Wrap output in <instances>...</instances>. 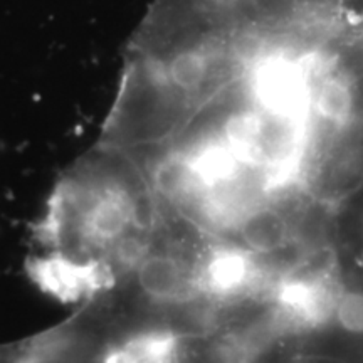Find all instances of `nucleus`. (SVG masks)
Returning a JSON list of instances; mask_svg holds the SVG:
<instances>
[{
    "label": "nucleus",
    "instance_id": "f257e3e1",
    "mask_svg": "<svg viewBox=\"0 0 363 363\" xmlns=\"http://www.w3.org/2000/svg\"><path fill=\"white\" fill-rule=\"evenodd\" d=\"M157 219L142 163L96 142L54 185L35 244L38 252L96 274L108 289L147 249Z\"/></svg>",
    "mask_w": 363,
    "mask_h": 363
},
{
    "label": "nucleus",
    "instance_id": "f03ea898",
    "mask_svg": "<svg viewBox=\"0 0 363 363\" xmlns=\"http://www.w3.org/2000/svg\"><path fill=\"white\" fill-rule=\"evenodd\" d=\"M296 6L337 7V9H363V0H286Z\"/></svg>",
    "mask_w": 363,
    "mask_h": 363
},
{
    "label": "nucleus",
    "instance_id": "7ed1b4c3",
    "mask_svg": "<svg viewBox=\"0 0 363 363\" xmlns=\"http://www.w3.org/2000/svg\"><path fill=\"white\" fill-rule=\"evenodd\" d=\"M0 363H22V345L19 342L0 345Z\"/></svg>",
    "mask_w": 363,
    "mask_h": 363
}]
</instances>
